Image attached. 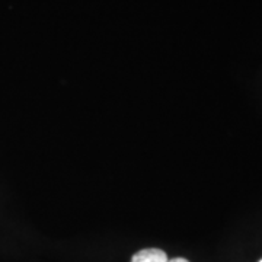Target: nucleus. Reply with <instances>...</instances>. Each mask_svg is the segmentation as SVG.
<instances>
[{
    "instance_id": "1",
    "label": "nucleus",
    "mask_w": 262,
    "mask_h": 262,
    "mask_svg": "<svg viewBox=\"0 0 262 262\" xmlns=\"http://www.w3.org/2000/svg\"><path fill=\"white\" fill-rule=\"evenodd\" d=\"M131 262H168V255L162 249L149 248L139 251L131 258Z\"/></svg>"
},
{
    "instance_id": "2",
    "label": "nucleus",
    "mask_w": 262,
    "mask_h": 262,
    "mask_svg": "<svg viewBox=\"0 0 262 262\" xmlns=\"http://www.w3.org/2000/svg\"><path fill=\"white\" fill-rule=\"evenodd\" d=\"M168 262H189L185 258H173V259H168Z\"/></svg>"
},
{
    "instance_id": "3",
    "label": "nucleus",
    "mask_w": 262,
    "mask_h": 262,
    "mask_svg": "<svg viewBox=\"0 0 262 262\" xmlns=\"http://www.w3.org/2000/svg\"><path fill=\"white\" fill-rule=\"evenodd\" d=\"M259 262H262V259H261V261H259Z\"/></svg>"
}]
</instances>
